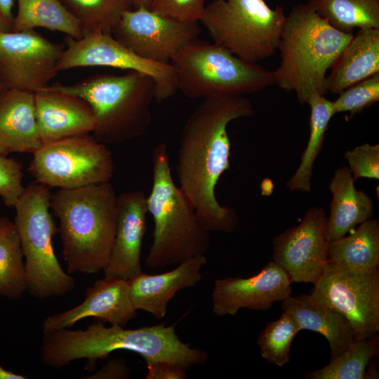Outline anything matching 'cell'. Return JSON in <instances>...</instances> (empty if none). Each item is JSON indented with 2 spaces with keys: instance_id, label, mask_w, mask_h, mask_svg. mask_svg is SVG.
I'll return each mask as SVG.
<instances>
[{
  "instance_id": "32",
  "label": "cell",
  "mask_w": 379,
  "mask_h": 379,
  "mask_svg": "<svg viewBox=\"0 0 379 379\" xmlns=\"http://www.w3.org/2000/svg\"><path fill=\"white\" fill-rule=\"evenodd\" d=\"M300 331L298 324L288 313L269 323L257 340L260 354L269 363L282 366L290 359L291 345Z\"/></svg>"
},
{
  "instance_id": "30",
  "label": "cell",
  "mask_w": 379,
  "mask_h": 379,
  "mask_svg": "<svg viewBox=\"0 0 379 379\" xmlns=\"http://www.w3.org/2000/svg\"><path fill=\"white\" fill-rule=\"evenodd\" d=\"M79 22L82 35L112 34L125 11L133 8L131 0H60Z\"/></svg>"
},
{
  "instance_id": "34",
  "label": "cell",
  "mask_w": 379,
  "mask_h": 379,
  "mask_svg": "<svg viewBox=\"0 0 379 379\" xmlns=\"http://www.w3.org/2000/svg\"><path fill=\"white\" fill-rule=\"evenodd\" d=\"M353 180L379 179V145L364 143L347 150L344 155Z\"/></svg>"
},
{
  "instance_id": "6",
  "label": "cell",
  "mask_w": 379,
  "mask_h": 379,
  "mask_svg": "<svg viewBox=\"0 0 379 379\" xmlns=\"http://www.w3.org/2000/svg\"><path fill=\"white\" fill-rule=\"evenodd\" d=\"M52 86L79 96L90 105L96 122L93 136L106 145L140 137L152 121L155 84L143 73L96 74L74 84Z\"/></svg>"
},
{
  "instance_id": "11",
  "label": "cell",
  "mask_w": 379,
  "mask_h": 379,
  "mask_svg": "<svg viewBox=\"0 0 379 379\" xmlns=\"http://www.w3.org/2000/svg\"><path fill=\"white\" fill-rule=\"evenodd\" d=\"M310 295L343 315L355 339L377 335L379 331V271L357 270L327 262Z\"/></svg>"
},
{
  "instance_id": "21",
  "label": "cell",
  "mask_w": 379,
  "mask_h": 379,
  "mask_svg": "<svg viewBox=\"0 0 379 379\" xmlns=\"http://www.w3.org/2000/svg\"><path fill=\"white\" fill-rule=\"evenodd\" d=\"M32 92L6 88L0 93V154H33L42 145Z\"/></svg>"
},
{
  "instance_id": "17",
  "label": "cell",
  "mask_w": 379,
  "mask_h": 379,
  "mask_svg": "<svg viewBox=\"0 0 379 379\" xmlns=\"http://www.w3.org/2000/svg\"><path fill=\"white\" fill-rule=\"evenodd\" d=\"M135 316L136 310L129 296L128 280L105 276L86 289L81 304L47 317L41 328L43 333L68 328L90 317L124 327Z\"/></svg>"
},
{
  "instance_id": "25",
  "label": "cell",
  "mask_w": 379,
  "mask_h": 379,
  "mask_svg": "<svg viewBox=\"0 0 379 379\" xmlns=\"http://www.w3.org/2000/svg\"><path fill=\"white\" fill-rule=\"evenodd\" d=\"M328 262L357 270L377 269L379 265V222L368 219L350 235L328 244Z\"/></svg>"
},
{
  "instance_id": "19",
  "label": "cell",
  "mask_w": 379,
  "mask_h": 379,
  "mask_svg": "<svg viewBox=\"0 0 379 379\" xmlns=\"http://www.w3.org/2000/svg\"><path fill=\"white\" fill-rule=\"evenodd\" d=\"M34 94L36 125L43 142L94 131L93 112L83 98L52 85Z\"/></svg>"
},
{
  "instance_id": "4",
  "label": "cell",
  "mask_w": 379,
  "mask_h": 379,
  "mask_svg": "<svg viewBox=\"0 0 379 379\" xmlns=\"http://www.w3.org/2000/svg\"><path fill=\"white\" fill-rule=\"evenodd\" d=\"M353 36L332 27L307 3L293 6L279 38L274 85L295 92L301 104L313 94L325 95L327 72Z\"/></svg>"
},
{
  "instance_id": "29",
  "label": "cell",
  "mask_w": 379,
  "mask_h": 379,
  "mask_svg": "<svg viewBox=\"0 0 379 379\" xmlns=\"http://www.w3.org/2000/svg\"><path fill=\"white\" fill-rule=\"evenodd\" d=\"M306 3L341 32L379 28V0H306Z\"/></svg>"
},
{
  "instance_id": "18",
  "label": "cell",
  "mask_w": 379,
  "mask_h": 379,
  "mask_svg": "<svg viewBox=\"0 0 379 379\" xmlns=\"http://www.w3.org/2000/svg\"><path fill=\"white\" fill-rule=\"evenodd\" d=\"M147 196L134 190L118 196L115 237L106 277L129 280L140 272L143 239L147 231Z\"/></svg>"
},
{
  "instance_id": "14",
  "label": "cell",
  "mask_w": 379,
  "mask_h": 379,
  "mask_svg": "<svg viewBox=\"0 0 379 379\" xmlns=\"http://www.w3.org/2000/svg\"><path fill=\"white\" fill-rule=\"evenodd\" d=\"M200 34L198 22L175 21L139 7L123 12L112 35L143 58L171 64L174 55Z\"/></svg>"
},
{
  "instance_id": "9",
  "label": "cell",
  "mask_w": 379,
  "mask_h": 379,
  "mask_svg": "<svg viewBox=\"0 0 379 379\" xmlns=\"http://www.w3.org/2000/svg\"><path fill=\"white\" fill-rule=\"evenodd\" d=\"M286 15L265 0H213L200 22L214 44L239 58L257 63L277 50Z\"/></svg>"
},
{
  "instance_id": "26",
  "label": "cell",
  "mask_w": 379,
  "mask_h": 379,
  "mask_svg": "<svg viewBox=\"0 0 379 379\" xmlns=\"http://www.w3.org/2000/svg\"><path fill=\"white\" fill-rule=\"evenodd\" d=\"M11 31L44 28L73 39L82 36L79 22L60 0H17Z\"/></svg>"
},
{
  "instance_id": "22",
  "label": "cell",
  "mask_w": 379,
  "mask_h": 379,
  "mask_svg": "<svg viewBox=\"0 0 379 379\" xmlns=\"http://www.w3.org/2000/svg\"><path fill=\"white\" fill-rule=\"evenodd\" d=\"M326 76V92L343 90L379 72V28H361L344 47Z\"/></svg>"
},
{
  "instance_id": "42",
  "label": "cell",
  "mask_w": 379,
  "mask_h": 379,
  "mask_svg": "<svg viewBox=\"0 0 379 379\" xmlns=\"http://www.w3.org/2000/svg\"><path fill=\"white\" fill-rule=\"evenodd\" d=\"M6 88L3 86V84L0 82V93L4 91Z\"/></svg>"
},
{
  "instance_id": "8",
  "label": "cell",
  "mask_w": 379,
  "mask_h": 379,
  "mask_svg": "<svg viewBox=\"0 0 379 379\" xmlns=\"http://www.w3.org/2000/svg\"><path fill=\"white\" fill-rule=\"evenodd\" d=\"M50 188L29 184L15 206V225L25 258L27 291L38 299L61 297L75 287L55 253L53 237L57 228L51 213Z\"/></svg>"
},
{
  "instance_id": "37",
  "label": "cell",
  "mask_w": 379,
  "mask_h": 379,
  "mask_svg": "<svg viewBox=\"0 0 379 379\" xmlns=\"http://www.w3.org/2000/svg\"><path fill=\"white\" fill-rule=\"evenodd\" d=\"M147 365L146 379H185L186 369L168 361H156Z\"/></svg>"
},
{
  "instance_id": "16",
  "label": "cell",
  "mask_w": 379,
  "mask_h": 379,
  "mask_svg": "<svg viewBox=\"0 0 379 379\" xmlns=\"http://www.w3.org/2000/svg\"><path fill=\"white\" fill-rule=\"evenodd\" d=\"M291 281L275 262L270 261L256 274L215 280L212 311L218 317L234 316L241 309L267 310L292 294Z\"/></svg>"
},
{
  "instance_id": "20",
  "label": "cell",
  "mask_w": 379,
  "mask_h": 379,
  "mask_svg": "<svg viewBox=\"0 0 379 379\" xmlns=\"http://www.w3.org/2000/svg\"><path fill=\"white\" fill-rule=\"evenodd\" d=\"M205 255L186 260L164 273L147 274L140 272L128 280L129 296L135 310L164 318L169 301L185 288L196 286L202 279L201 270L206 264Z\"/></svg>"
},
{
  "instance_id": "39",
  "label": "cell",
  "mask_w": 379,
  "mask_h": 379,
  "mask_svg": "<svg viewBox=\"0 0 379 379\" xmlns=\"http://www.w3.org/2000/svg\"><path fill=\"white\" fill-rule=\"evenodd\" d=\"M14 0H0V31H11L14 20Z\"/></svg>"
},
{
  "instance_id": "27",
  "label": "cell",
  "mask_w": 379,
  "mask_h": 379,
  "mask_svg": "<svg viewBox=\"0 0 379 379\" xmlns=\"http://www.w3.org/2000/svg\"><path fill=\"white\" fill-rule=\"evenodd\" d=\"M310 108V135L300 163L286 183L291 191L310 192L313 166L321 151L328 123L335 115L333 103L325 95L313 94L307 100Z\"/></svg>"
},
{
  "instance_id": "15",
  "label": "cell",
  "mask_w": 379,
  "mask_h": 379,
  "mask_svg": "<svg viewBox=\"0 0 379 379\" xmlns=\"http://www.w3.org/2000/svg\"><path fill=\"white\" fill-rule=\"evenodd\" d=\"M324 210L313 206L300 223L284 231L273 241V261L291 282L316 284L327 264L329 241Z\"/></svg>"
},
{
  "instance_id": "2",
  "label": "cell",
  "mask_w": 379,
  "mask_h": 379,
  "mask_svg": "<svg viewBox=\"0 0 379 379\" xmlns=\"http://www.w3.org/2000/svg\"><path fill=\"white\" fill-rule=\"evenodd\" d=\"M117 350L135 352L147 364L168 361L186 370L208 359L204 351L183 343L174 326L126 329L114 325L106 327L102 323L83 330L63 328L43 333L39 358L44 366L58 369L75 360H96Z\"/></svg>"
},
{
  "instance_id": "41",
  "label": "cell",
  "mask_w": 379,
  "mask_h": 379,
  "mask_svg": "<svg viewBox=\"0 0 379 379\" xmlns=\"http://www.w3.org/2000/svg\"><path fill=\"white\" fill-rule=\"evenodd\" d=\"M133 8L145 7L149 8L151 0H131Z\"/></svg>"
},
{
  "instance_id": "3",
  "label": "cell",
  "mask_w": 379,
  "mask_h": 379,
  "mask_svg": "<svg viewBox=\"0 0 379 379\" xmlns=\"http://www.w3.org/2000/svg\"><path fill=\"white\" fill-rule=\"evenodd\" d=\"M59 219L62 253L67 272L96 274L109 261L115 237L118 195L109 182L59 189L51 197Z\"/></svg>"
},
{
  "instance_id": "23",
  "label": "cell",
  "mask_w": 379,
  "mask_h": 379,
  "mask_svg": "<svg viewBox=\"0 0 379 379\" xmlns=\"http://www.w3.org/2000/svg\"><path fill=\"white\" fill-rule=\"evenodd\" d=\"M281 307L293 317L300 331L319 333L327 340L331 359L343 353L355 340L354 331L348 320L310 294L291 295L281 301Z\"/></svg>"
},
{
  "instance_id": "1",
  "label": "cell",
  "mask_w": 379,
  "mask_h": 379,
  "mask_svg": "<svg viewBox=\"0 0 379 379\" xmlns=\"http://www.w3.org/2000/svg\"><path fill=\"white\" fill-rule=\"evenodd\" d=\"M253 114V104L244 96L206 98L183 126L175 168L179 187L209 232L230 233L238 225L235 210L222 206L215 191L220 177L230 168L227 126Z\"/></svg>"
},
{
  "instance_id": "7",
  "label": "cell",
  "mask_w": 379,
  "mask_h": 379,
  "mask_svg": "<svg viewBox=\"0 0 379 379\" xmlns=\"http://www.w3.org/2000/svg\"><path fill=\"white\" fill-rule=\"evenodd\" d=\"M170 63L175 72L178 91L192 100L244 96L274 85V71L199 39L185 46Z\"/></svg>"
},
{
  "instance_id": "12",
  "label": "cell",
  "mask_w": 379,
  "mask_h": 379,
  "mask_svg": "<svg viewBox=\"0 0 379 379\" xmlns=\"http://www.w3.org/2000/svg\"><path fill=\"white\" fill-rule=\"evenodd\" d=\"M57 65V71L79 67H107L136 71L150 77L155 84V100L168 99L178 91L175 69L171 64L150 61L135 54L112 34H84L79 39L67 36Z\"/></svg>"
},
{
  "instance_id": "33",
  "label": "cell",
  "mask_w": 379,
  "mask_h": 379,
  "mask_svg": "<svg viewBox=\"0 0 379 379\" xmlns=\"http://www.w3.org/2000/svg\"><path fill=\"white\" fill-rule=\"evenodd\" d=\"M379 100V72L361 81L339 93L333 101L335 114L359 113Z\"/></svg>"
},
{
  "instance_id": "28",
  "label": "cell",
  "mask_w": 379,
  "mask_h": 379,
  "mask_svg": "<svg viewBox=\"0 0 379 379\" xmlns=\"http://www.w3.org/2000/svg\"><path fill=\"white\" fill-rule=\"evenodd\" d=\"M24 255L15 222L0 217V296L15 300L27 291Z\"/></svg>"
},
{
  "instance_id": "13",
  "label": "cell",
  "mask_w": 379,
  "mask_h": 379,
  "mask_svg": "<svg viewBox=\"0 0 379 379\" xmlns=\"http://www.w3.org/2000/svg\"><path fill=\"white\" fill-rule=\"evenodd\" d=\"M64 48L35 29L0 31V82L32 93L48 87Z\"/></svg>"
},
{
  "instance_id": "10",
  "label": "cell",
  "mask_w": 379,
  "mask_h": 379,
  "mask_svg": "<svg viewBox=\"0 0 379 379\" xmlns=\"http://www.w3.org/2000/svg\"><path fill=\"white\" fill-rule=\"evenodd\" d=\"M28 171L49 188L75 189L109 182L114 162L107 145L90 133L43 142Z\"/></svg>"
},
{
  "instance_id": "40",
  "label": "cell",
  "mask_w": 379,
  "mask_h": 379,
  "mask_svg": "<svg viewBox=\"0 0 379 379\" xmlns=\"http://www.w3.org/2000/svg\"><path fill=\"white\" fill-rule=\"evenodd\" d=\"M27 378L22 375L13 373L11 371L4 368L0 366V379H25Z\"/></svg>"
},
{
  "instance_id": "24",
  "label": "cell",
  "mask_w": 379,
  "mask_h": 379,
  "mask_svg": "<svg viewBox=\"0 0 379 379\" xmlns=\"http://www.w3.org/2000/svg\"><path fill=\"white\" fill-rule=\"evenodd\" d=\"M332 193L330 214L326 221L328 241L344 237L357 225L373 215L371 199L355 188L354 180L348 167L338 168L329 184Z\"/></svg>"
},
{
  "instance_id": "5",
  "label": "cell",
  "mask_w": 379,
  "mask_h": 379,
  "mask_svg": "<svg viewBox=\"0 0 379 379\" xmlns=\"http://www.w3.org/2000/svg\"><path fill=\"white\" fill-rule=\"evenodd\" d=\"M147 208L154 221L153 241L145 260L147 267L159 270L205 255L210 246V232L174 182L164 142L158 144L153 152L152 185L147 196Z\"/></svg>"
},
{
  "instance_id": "31",
  "label": "cell",
  "mask_w": 379,
  "mask_h": 379,
  "mask_svg": "<svg viewBox=\"0 0 379 379\" xmlns=\"http://www.w3.org/2000/svg\"><path fill=\"white\" fill-rule=\"evenodd\" d=\"M378 350L376 336L355 339L338 356L331 359L330 363L321 369L308 371V379H364L366 367Z\"/></svg>"
},
{
  "instance_id": "36",
  "label": "cell",
  "mask_w": 379,
  "mask_h": 379,
  "mask_svg": "<svg viewBox=\"0 0 379 379\" xmlns=\"http://www.w3.org/2000/svg\"><path fill=\"white\" fill-rule=\"evenodd\" d=\"M22 166L13 158L0 154V197L9 208H14L25 190Z\"/></svg>"
},
{
  "instance_id": "38",
  "label": "cell",
  "mask_w": 379,
  "mask_h": 379,
  "mask_svg": "<svg viewBox=\"0 0 379 379\" xmlns=\"http://www.w3.org/2000/svg\"><path fill=\"white\" fill-rule=\"evenodd\" d=\"M131 369L122 359H112L88 379H124L128 378Z\"/></svg>"
},
{
  "instance_id": "35",
  "label": "cell",
  "mask_w": 379,
  "mask_h": 379,
  "mask_svg": "<svg viewBox=\"0 0 379 379\" xmlns=\"http://www.w3.org/2000/svg\"><path fill=\"white\" fill-rule=\"evenodd\" d=\"M204 0H151L149 8L181 22H198L205 11Z\"/></svg>"
}]
</instances>
